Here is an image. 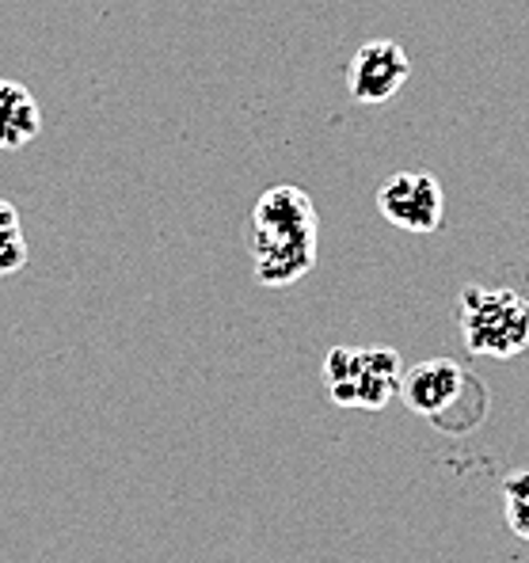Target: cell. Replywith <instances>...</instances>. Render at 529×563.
<instances>
[{
  "mask_svg": "<svg viewBox=\"0 0 529 563\" xmlns=\"http://www.w3.org/2000/svg\"><path fill=\"white\" fill-rule=\"evenodd\" d=\"M320 221L301 187H271L252 210V263L260 286H294L317 267Z\"/></svg>",
  "mask_w": 529,
  "mask_h": 563,
  "instance_id": "cell-1",
  "label": "cell"
},
{
  "mask_svg": "<svg viewBox=\"0 0 529 563\" xmlns=\"http://www.w3.org/2000/svg\"><path fill=\"white\" fill-rule=\"evenodd\" d=\"M400 396L442 434H469L487 419V388L453 358H427L400 374Z\"/></svg>",
  "mask_w": 529,
  "mask_h": 563,
  "instance_id": "cell-2",
  "label": "cell"
},
{
  "mask_svg": "<svg viewBox=\"0 0 529 563\" xmlns=\"http://www.w3.org/2000/svg\"><path fill=\"white\" fill-rule=\"evenodd\" d=\"M461 339L484 358H518L529 351V301L507 286H465L458 301Z\"/></svg>",
  "mask_w": 529,
  "mask_h": 563,
  "instance_id": "cell-3",
  "label": "cell"
},
{
  "mask_svg": "<svg viewBox=\"0 0 529 563\" xmlns=\"http://www.w3.org/2000/svg\"><path fill=\"white\" fill-rule=\"evenodd\" d=\"M400 374L393 346H332L324 354V388L339 408L385 411L400 393Z\"/></svg>",
  "mask_w": 529,
  "mask_h": 563,
  "instance_id": "cell-4",
  "label": "cell"
},
{
  "mask_svg": "<svg viewBox=\"0 0 529 563\" xmlns=\"http://www.w3.org/2000/svg\"><path fill=\"white\" fill-rule=\"evenodd\" d=\"M377 210L388 225L404 229V233H434L442 225V184L431 172H396L377 187Z\"/></svg>",
  "mask_w": 529,
  "mask_h": 563,
  "instance_id": "cell-5",
  "label": "cell"
},
{
  "mask_svg": "<svg viewBox=\"0 0 529 563\" xmlns=\"http://www.w3.org/2000/svg\"><path fill=\"white\" fill-rule=\"evenodd\" d=\"M411 77V62L404 46L393 38H374V43L359 46L346 65V92L354 103H388Z\"/></svg>",
  "mask_w": 529,
  "mask_h": 563,
  "instance_id": "cell-6",
  "label": "cell"
},
{
  "mask_svg": "<svg viewBox=\"0 0 529 563\" xmlns=\"http://www.w3.org/2000/svg\"><path fill=\"white\" fill-rule=\"evenodd\" d=\"M43 130V111H38L35 96L15 80L0 77V148L15 153V148L31 145Z\"/></svg>",
  "mask_w": 529,
  "mask_h": 563,
  "instance_id": "cell-7",
  "label": "cell"
},
{
  "mask_svg": "<svg viewBox=\"0 0 529 563\" xmlns=\"http://www.w3.org/2000/svg\"><path fill=\"white\" fill-rule=\"evenodd\" d=\"M23 263H27V236L20 225V210L0 198V278L23 271Z\"/></svg>",
  "mask_w": 529,
  "mask_h": 563,
  "instance_id": "cell-8",
  "label": "cell"
},
{
  "mask_svg": "<svg viewBox=\"0 0 529 563\" xmlns=\"http://www.w3.org/2000/svg\"><path fill=\"white\" fill-rule=\"evenodd\" d=\"M503 518L510 533L529 541V468L503 479Z\"/></svg>",
  "mask_w": 529,
  "mask_h": 563,
  "instance_id": "cell-9",
  "label": "cell"
}]
</instances>
